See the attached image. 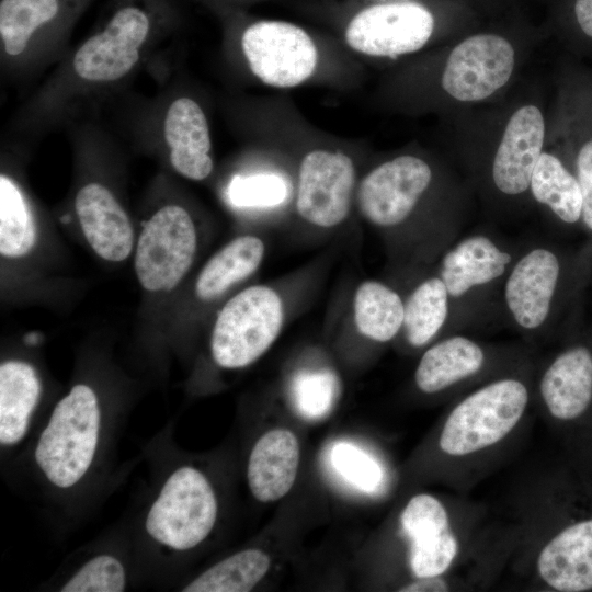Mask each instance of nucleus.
Here are the masks:
<instances>
[{
	"instance_id": "obj_1",
	"label": "nucleus",
	"mask_w": 592,
	"mask_h": 592,
	"mask_svg": "<svg viewBox=\"0 0 592 592\" xmlns=\"http://www.w3.org/2000/svg\"><path fill=\"white\" fill-rule=\"evenodd\" d=\"M474 200L453 163L410 146L385 156L361 175L355 206L384 234L394 259L414 269L434 264L462 235Z\"/></svg>"
},
{
	"instance_id": "obj_2",
	"label": "nucleus",
	"mask_w": 592,
	"mask_h": 592,
	"mask_svg": "<svg viewBox=\"0 0 592 592\" xmlns=\"http://www.w3.org/2000/svg\"><path fill=\"white\" fill-rule=\"evenodd\" d=\"M517 544L509 570L536 591H592V475L563 456L531 477L510 517Z\"/></svg>"
},
{
	"instance_id": "obj_3",
	"label": "nucleus",
	"mask_w": 592,
	"mask_h": 592,
	"mask_svg": "<svg viewBox=\"0 0 592 592\" xmlns=\"http://www.w3.org/2000/svg\"><path fill=\"white\" fill-rule=\"evenodd\" d=\"M532 47L499 32H479L396 65L377 98L385 109L451 117L499 99L516 81Z\"/></svg>"
},
{
	"instance_id": "obj_4",
	"label": "nucleus",
	"mask_w": 592,
	"mask_h": 592,
	"mask_svg": "<svg viewBox=\"0 0 592 592\" xmlns=\"http://www.w3.org/2000/svg\"><path fill=\"white\" fill-rule=\"evenodd\" d=\"M489 110L452 116L459 122L451 147L453 164L491 218L522 217L534 208L531 177L546 149L543 101L521 95Z\"/></svg>"
},
{
	"instance_id": "obj_5",
	"label": "nucleus",
	"mask_w": 592,
	"mask_h": 592,
	"mask_svg": "<svg viewBox=\"0 0 592 592\" xmlns=\"http://www.w3.org/2000/svg\"><path fill=\"white\" fill-rule=\"evenodd\" d=\"M535 361L451 401L433 439L435 475L468 493L513 454L534 411Z\"/></svg>"
},
{
	"instance_id": "obj_6",
	"label": "nucleus",
	"mask_w": 592,
	"mask_h": 592,
	"mask_svg": "<svg viewBox=\"0 0 592 592\" xmlns=\"http://www.w3.org/2000/svg\"><path fill=\"white\" fill-rule=\"evenodd\" d=\"M592 236L577 247L525 240L501 292L500 326L531 345L558 342L583 321Z\"/></svg>"
},
{
	"instance_id": "obj_7",
	"label": "nucleus",
	"mask_w": 592,
	"mask_h": 592,
	"mask_svg": "<svg viewBox=\"0 0 592 592\" xmlns=\"http://www.w3.org/2000/svg\"><path fill=\"white\" fill-rule=\"evenodd\" d=\"M533 399L562 456L592 475V322L536 357Z\"/></svg>"
},
{
	"instance_id": "obj_8",
	"label": "nucleus",
	"mask_w": 592,
	"mask_h": 592,
	"mask_svg": "<svg viewBox=\"0 0 592 592\" xmlns=\"http://www.w3.org/2000/svg\"><path fill=\"white\" fill-rule=\"evenodd\" d=\"M524 242L477 227L440 255L434 267L449 295L454 332L500 326L502 287Z\"/></svg>"
},
{
	"instance_id": "obj_9",
	"label": "nucleus",
	"mask_w": 592,
	"mask_h": 592,
	"mask_svg": "<svg viewBox=\"0 0 592 592\" xmlns=\"http://www.w3.org/2000/svg\"><path fill=\"white\" fill-rule=\"evenodd\" d=\"M240 49L250 73L262 84L288 90L341 75L342 44L300 24L278 19H248L240 30Z\"/></svg>"
},
{
	"instance_id": "obj_10",
	"label": "nucleus",
	"mask_w": 592,
	"mask_h": 592,
	"mask_svg": "<svg viewBox=\"0 0 592 592\" xmlns=\"http://www.w3.org/2000/svg\"><path fill=\"white\" fill-rule=\"evenodd\" d=\"M488 519L487 509L465 493L444 498L419 492L410 497L398 517L411 576L408 582L445 573Z\"/></svg>"
},
{
	"instance_id": "obj_11",
	"label": "nucleus",
	"mask_w": 592,
	"mask_h": 592,
	"mask_svg": "<svg viewBox=\"0 0 592 592\" xmlns=\"http://www.w3.org/2000/svg\"><path fill=\"white\" fill-rule=\"evenodd\" d=\"M535 357L534 348L524 342L498 343L455 332L423 350L413 385L423 396L452 401Z\"/></svg>"
},
{
	"instance_id": "obj_12",
	"label": "nucleus",
	"mask_w": 592,
	"mask_h": 592,
	"mask_svg": "<svg viewBox=\"0 0 592 592\" xmlns=\"http://www.w3.org/2000/svg\"><path fill=\"white\" fill-rule=\"evenodd\" d=\"M338 12L341 44L357 56L408 58L437 39L435 14L422 0L367 1L342 5Z\"/></svg>"
},
{
	"instance_id": "obj_13",
	"label": "nucleus",
	"mask_w": 592,
	"mask_h": 592,
	"mask_svg": "<svg viewBox=\"0 0 592 592\" xmlns=\"http://www.w3.org/2000/svg\"><path fill=\"white\" fill-rule=\"evenodd\" d=\"M312 130L298 158L294 206L311 226L331 229L349 218L357 184L358 168L348 145Z\"/></svg>"
},
{
	"instance_id": "obj_14",
	"label": "nucleus",
	"mask_w": 592,
	"mask_h": 592,
	"mask_svg": "<svg viewBox=\"0 0 592 592\" xmlns=\"http://www.w3.org/2000/svg\"><path fill=\"white\" fill-rule=\"evenodd\" d=\"M100 428L96 396L86 385L72 387L55 407L43 431L35 459L50 482L68 488L87 473Z\"/></svg>"
},
{
	"instance_id": "obj_15",
	"label": "nucleus",
	"mask_w": 592,
	"mask_h": 592,
	"mask_svg": "<svg viewBox=\"0 0 592 592\" xmlns=\"http://www.w3.org/2000/svg\"><path fill=\"white\" fill-rule=\"evenodd\" d=\"M547 143L574 173L581 189L582 231L592 236V66L565 61L558 79Z\"/></svg>"
},
{
	"instance_id": "obj_16",
	"label": "nucleus",
	"mask_w": 592,
	"mask_h": 592,
	"mask_svg": "<svg viewBox=\"0 0 592 592\" xmlns=\"http://www.w3.org/2000/svg\"><path fill=\"white\" fill-rule=\"evenodd\" d=\"M280 294L266 285L242 289L220 310L212 332L214 361L224 368H242L262 356L284 325Z\"/></svg>"
},
{
	"instance_id": "obj_17",
	"label": "nucleus",
	"mask_w": 592,
	"mask_h": 592,
	"mask_svg": "<svg viewBox=\"0 0 592 592\" xmlns=\"http://www.w3.org/2000/svg\"><path fill=\"white\" fill-rule=\"evenodd\" d=\"M217 501L204 475L181 467L166 481L152 504L146 530L157 542L187 550L202 543L214 527Z\"/></svg>"
},
{
	"instance_id": "obj_18",
	"label": "nucleus",
	"mask_w": 592,
	"mask_h": 592,
	"mask_svg": "<svg viewBox=\"0 0 592 592\" xmlns=\"http://www.w3.org/2000/svg\"><path fill=\"white\" fill-rule=\"evenodd\" d=\"M148 4L146 1L119 4L103 30L79 47L72 67L80 79L112 82L130 72L156 20L157 11Z\"/></svg>"
},
{
	"instance_id": "obj_19",
	"label": "nucleus",
	"mask_w": 592,
	"mask_h": 592,
	"mask_svg": "<svg viewBox=\"0 0 592 592\" xmlns=\"http://www.w3.org/2000/svg\"><path fill=\"white\" fill-rule=\"evenodd\" d=\"M196 246L190 214L178 205L161 207L145 224L137 242L135 271L141 286L149 292L174 288L191 267Z\"/></svg>"
},
{
	"instance_id": "obj_20",
	"label": "nucleus",
	"mask_w": 592,
	"mask_h": 592,
	"mask_svg": "<svg viewBox=\"0 0 592 592\" xmlns=\"http://www.w3.org/2000/svg\"><path fill=\"white\" fill-rule=\"evenodd\" d=\"M516 544L517 531L510 517L488 519L445 573L412 580L397 590L401 592L487 590L509 570Z\"/></svg>"
},
{
	"instance_id": "obj_21",
	"label": "nucleus",
	"mask_w": 592,
	"mask_h": 592,
	"mask_svg": "<svg viewBox=\"0 0 592 592\" xmlns=\"http://www.w3.org/2000/svg\"><path fill=\"white\" fill-rule=\"evenodd\" d=\"M414 281L402 293L405 314L399 338L409 350H424L453 329L448 292L434 264L414 267Z\"/></svg>"
},
{
	"instance_id": "obj_22",
	"label": "nucleus",
	"mask_w": 592,
	"mask_h": 592,
	"mask_svg": "<svg viewBox=\"0 0 592 592\" xmlns=\"http://www.w3.org/2000/svg\"><path fill=\"white\" fill-rule=\"evenodd\" d=\"M163 135L173 169L186 179L202 181L214 169L207 117L191 98L174 100L164 117Z\"/></svg>"
},
{
	"instance_id": "obj_23",
	"label": "nucleus",
	"mask_w": 592,
	"mask_h": 592,
	"mask_svg": "<svg viewBox=\"0 0 592 592\" xmlns=\"http://www.w3.org/2000/svg\"><path fill=\"white\" fill-rule=\"evenodd\" d=\"M76 213L91 248L107 261H123L134 244L129 218L109 189L89 183L75 201Z\"/></svg>"
},
{
	"instance_id": "obj_24",
	"label": "nucleus",
	"mask_w": 592,
	"mask_h": 592,
	"mask_svg": "<svg viewBox=\"0 0 592 592\" xmlns=\"http://www.w3.org/2000/svg\"><path fill=\"white\" fill-rule=\"evenodd\" d=\"M533 205L538 207L563 232L582 230V194L578 180L562 160L550 149H545L533 170L530 183Z\"/></svg>"
},
{
	"instance_id": "obj_25",
	"label": "nucleus",
	"mask_w": 592,
	"mask_h": 592,
	"mask_svg": "<svg viewBox=\"0 0 592 592\" xmlns=\"http://www.w3.org/2000/svg\"><path fill=\"white\" fill-rule=\"evenodd\" d=\"M297 437L286 429H273L254 444L248 462V483L261 502L280 500L292 489L299 466Z\"/></svg>"
},
{
	"instance_id": "obj_26",
	"label": "nucleus",
	"mask_w": 592,
	"mask_h": 592,
	"mask_svg": "<svg viewBox=\"0 0 592 592\" xmlns=\"http://www.w3.org/2000/svg\"><path fill=\"white\" fill-rule=\"evenodd\" d=\"M265 254L263 240L253 235L232 239L217 251L200 272L195 292L200 299H216L234 285L253 274Z\"/></svg>"
},
{
	"instance_id": "obj_27",
	"label": "nucleus",
	"mask_w": 592,
	"mask_h": 592,
	"mask_svg": "<svg viewBox=\"0 0 592 592\" xmlns=\"http://www.w3.org/2000/svg\"><path fill=\"white\" fill-rule=\"evenodd\" d=\"M403 296L395 286L376 281L362 282L353 298L354 323L360 334L379 344L399 338L403 323Z\"/></svg>"
},
{
	"instance_id": "obj_28",
	"label": "nucleus",
	"mask_w": 592,
	"mask_h": 592,
	"mask_svg": "<svg viewBox=\"0 0 592 592\" xmlns=\"http://www.w3.org/2000/svg\"><path fill=\"white\" fill-rule=\"evenodd\" d=\"M41 395L35 369L21 361L0 366V442L12 445L25 434Z\"/></svg>"
},
{
	"instance_id": "obj_29",
	"label": "nucleus",
	"mask_w": 592,
	"mask_h": 592,
	"mask_svg": "<svg viewBox=\"0 0 592 592\" xmlns=\"http://www.w3.org/2000/svg\"><path fill=\"white\" fill-rule=\"evenodd\" d=\"M82 0H1L0 38L4 53L19 56L41 30L58 22Z\"/></svg>"
},
{
	"instance_id": "obj_30",
	"label": "nucleus",
	"mask_w": 592,
	"mask_h": 592,
	"mask_svg": "<svg viewBox=\"0 0 592 592\" xmlns=\"http://www.w3.org/2000/svg\"><path fill=\"white\" fill-rule=\"evenodd\" d=\"M270 557L260 549H246L214 565L183 592H247L267 573Z\"/></svg>"
},
{
	"instance_id": "obj_31",
	"label": "nucleus",
	"mask_w": 592,
	"mask_h": 592,
	"mask_svg": "<svg viewBox=\"0 0 592 592\" xmlns=\"http://www.w3.org/2000/svg\"><path fill=\"white\" fill-rule=\"evenodd\" d=\"M36 240V228L27 203L18 185L0 177V252L7 258L27 254Z\"/></svg>"
},
{
	"instance_id": "obj_32",
	"label": "nucleus",
	"mask_w": 592,
	"mask_h": 592,
	"mask_svg": "<svg viewBox=\"0 0 592 592\" xmlns=\"http://www.w3.org/2000/svg\"><path fill=\"white\" fill-rule=\"evenodd\" d=\"M331 464L339 475L354 488L374 493L382 488L385 476L376 459L350 443H337L331 449Z\"/></svg>"
},
{
	"instance_id": "obj_33",
	"label": "nucleus",
	"mask_w": 592,
	"mask_h": 592,
	"mask_svg": "<svg viewBox=\"0 0 592 592\" xmlns=\"http://www.w3.org/2000/svg\"><path fill=\"white\" fill-rule=\"evenodd\" d=\"M229 198L238 207H273L284 202L286 182L276 174L263 173L236 177L228 190Z\"/></svg>"
},
{
	"instance_id": "obj_34",
	"label": "nucleus",
	"mask_w": 592,
	"mask_h": 592,
	"mask_svg": "<svg viewBox=\"0 0 592 592\" xmlns=\"http://www.w3.org/2000/svg\"><path fill=\"white\" fill-rule=\"evenodd\" d=\"M125 571L122 563L109 555L88 561L62 588V592H122Z\"/></svg>"
},
{
	"instance_id": "obj_35",
	"label": "nucleus",
	"mask_w": 592,
	"mask_h": 592,
	"mask_svg": "<svg viewBox=\"0 0 592 592\" xmlns=\"http://www.w3.org/2000/svg\"><path fill=\"white\" fill-rule=\"evenodd\" d=\"M335 389V378L331 373H303L293 382L294 403L306 418H320L330 410Z\"/></svg>"
},
{
	"instance_id": "obj_36",
	"label": "nucleus",
	"mask_w": 592,
	"mask_h": 592,
	"mask_svg": "<svg viewBox=\"0 0 592 592\" xmlns=\"http://www.w3.org/2000/svg\"><path fill=\"white\" fill-rule=\"evenodd\" d=\"M562 36L567 57L592 59V0H572Z\"/></svg>"
},
{
	"instance_id": "obj_37",
	"label": "nucleus",
	"mask_w": 592,
	"mask_h": 592,
	"mask_svg": "<svg viewBox=\"0 0 592 592\" xmlns=\"http://www.w3.org/2000/svg\"><path fill=\"white\" fill-rule=\"evenodd\" d=\"M41 341V335L35 333V332H32V333H29L24 337V342L27 344V345H35L37 344L38 342Z\"/></svg>"
},
{
	"instance_id": "obj_38",
	"label": "nucleus",
	"mask_w": 592,
	"mask_h": 592,
	"mask_svg": "<svg viewBox=\"0 0 592 592\" xmlns=\"http://www.w3.org/2000/svg\"><path fill=\"white\" fill-rule=\"evenodd\" d=\"M365 1H397V0H365Z\"/></svg>"
}]
</instances>
